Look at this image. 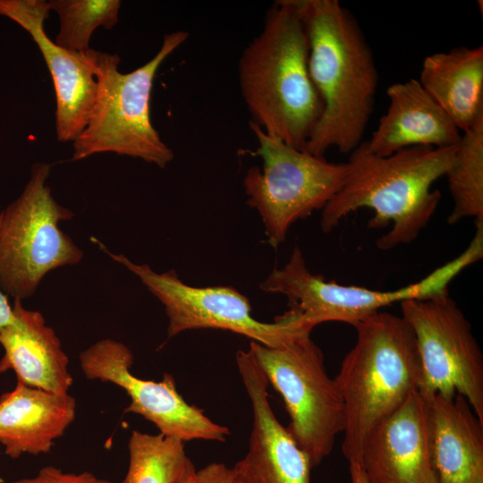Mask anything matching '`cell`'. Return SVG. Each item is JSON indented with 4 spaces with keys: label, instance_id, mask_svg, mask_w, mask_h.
Here are the masks:
<instances>
[{
    "label": "cell",
    "instance_id": "obj_1",
    "mask_svg": "<svg viewBox=\"0 0 483 483\" xmlns=\"http://www.w3.org/2000/svg\"><path fill=\"white\" fill-rule=\"evenodd\" d=\"M309 46V70L323 104L305 151L350 154L374 111L378 72L358 20L338 0H294Z\"/></svg>",
    "mask_w": 483,
    "mask_h": 483
},
{
    "label": "cell",
    "instance_id": "obj_2",
    "mask_svg": "<svg viewBox=\"0 0 483 483\" xmlns=\"http://www.w3.org/2000/svg\"><path fill=\"white\" fill-rule=\"evenodd\" d=\"M457 145L446 148L415 146L387 157L369 152L362 141L345 163L340 190L322 209L320 227L331 232L351 213L362 208L374 211L368 226L390 230L376 241L377 249L391 250L414 241L434 215L440 199L432 184L452 166Z\"/></svg>",
    "mask_w": 483,
    "mask_h": 483
},
{
    "label": "cell",
    "instance_id": "obj_3",
    "mask_svg": "<svg viewBox=\"0 0 483 483\" xmlns=\"http://www.w3.org/2000/svg\"><path fill=\"white\" fill-rule=\"evenodd\" d=\"M309 39L294 0H277L238 64L250 122L304 150L323 104L309 70Z\"/></svg>",
    "mask_w": 483,
    "mask_h": 483
},
{
    "label": "cell",
    "instance_id": "obj_4",
    "mask_svg": "<svg viewBox=\"0 0 483 483\" xmlns=\"http://www.w3.org/2000/svg\"><path fill=\"white\" fill-rule=\"evenodd\" d=\"M356 342L334 378L343 400L342 452L359 463L370 433L418 391L421 373L415 334L401 316L378 311L354 326Z\"/></svg>",
    "mask_w": 483,
    "mask_h": 483
},
{
    "label": "cell",
    "instance_id": "obj_5",
    "mask_svg": "<svg viewBox=\"0 0 483 483\" xmlns=\"http://www.w3.org/2000/svg\"><path fill=\"white\" fill-rule=\"evenodd\" d=\"M189 33H167L157 54L134 71L119 70L117 54L89 49L97 92L86 127L73 141L72 161L95 154L114 153L165 168L174 154L161 139L150 117L153 82L160 65L188 38Z\"/></svg>",
    "mask_w": 483,
    "mask_h": 483
},
{
    "label": "cell",
    "instance_id": "obj_6",
    "mask_svg": "<svg viewBox=\"0 0 483 483\" xmlns=\"http://www.w3.org/2000/svg\"><path fill=\"white\" fill-rule=\"evenodd\" d=\"M50 168L45 162L34 164L23 191L2 212L0 291L13 300L30 298L48 272L83 258L58 226L74 213L52 196L47 184Z\"/></svg>",
    "mask_w": 483,
    "mask_h": 483
},
{
    "label": "cell",
    "instance_id": "obj_7",
    "mask_svg": "<svg viewBox=\"0 0 483 483\" xmlns=\"http://www.w3.org/2000/svg\"><path fill=\"white\" fill-rule=\"evenodd\" d=\"M249 351L283 397L288 432L312 467L318 466L345 428L343 400L326 371L321 349L305 335L274 347L250 341Z\"/></svg>",
    "mask_w": 483,
    "mask_h": 483
},
{
    "label": "cell",
    "instance_id": "obj_8",
    "mask_svg": "<svg viewBox=\"0 0 483 483\" xmlns=\"http://www.w3.org/2000/svg\"><path fill=\"white\" fill-rule=\"evenodd\" d=\"M249 125L263 165L247 169L243 188L247 203L262 219L267 242L276 247L292 224L324 208L342 187L347 167L291 147L251 122Z\"/></svg>",
    "mask_w": 483,
    "mask_h": 483
},
{
    "label": "cell",
    "instance_id": "obj_9",
    "mask_svg": "<svg viewBox=\"0 0 483 483\" xmlns=\"http://www.w3.org/2000/svg\"><path fill=\"white\" fill-rule=\"evenodd\" d=\"M483 257V233L476 231L466 250L423 279L392 291H377L326 282L312 274L300 248L295 247L287 263L274 269L260 284L264 292L281 293L312 326L329 321L353 326L382 308L407 300L425 299L445 289L464 268Z\"/></svg>",
    "mask_w": 483,
    "mask_h": 483
},
{
    "label": "cell",
    "instance_id": "obj_10",
    "mask_svg": "<svg viewBox=\"0 0 483 483\" xmlns=\"http://www.w3.org/2000/svg\"><path fill=\"white\" fill-rule=\"evenodd\" d=\"M92 240L116 262L136 275L165 307L167 335L194 329L228 330L267 346H278L309 335L314 328L295 308L273 322H261L251 315L246 296L232 286L196 287L182 282L175 270L155 272L148 264H136L123 254H114L97 239Z\"/></svg>",
    "mask_w": 483,
    "mask_h": 483
},
{
    "label": "cell",
    "instance_id": "obj_11",
    "mask_svg": "<svg viewBox=\"0 0 483 483\" xmlns=\"http://www.w3.org/2000/svg\"><path fill=\"white\" fill-rule=\"evenodd\" d=\"M400 304L402 317L417 341L421 365L419 394L425 400L459 394L483 422V355L469 320L448 289Z\"/></svg>",
    "mask_w": 483,
    "mask_h": 483
},
{
    "label": "cell",
    "instance_id": "obj_12",
    "mask_svg": "<svg viewBox=\"0 0 483 483\" xmlns=\"http://www.w3.org/2000/svg\"><path fill=\"white\" fill-rule=\"evenodd\" d=\"M79 358L86 378L123 388L131 399L124 411L142 416L160 434L184 443L195 439L224 442L230 434L227 427L214 422L182 397L171 374L165 373L158 382L135 377L131 372L133 354L124 343L103 339L81 352Z\"/></svg>",
    "mask_w": 483,
    "mask_h": 483
},
{
    "label": "cell",
    "instance_id": "obj_13",
    "mask_svg": "<svg viewBox=\"0 0 483 483\" xmlns=\"http://www.w3.org/2000/svg\"><path fill=\"white\" fill-rule=\"evenodd\" d=\"M236 364L253 411L245 456L232 469V483H310L313 468L268 401V381L248 351H238Z\"/></svg>",
    "mask_w": 483,
    "mask_h": 483
},
{
    "label": "cell",
    "instance_id": "obj_14",
    "mask_svg": "<svg viewBox=\"0 0 483 483\" xmlns=\"http://www.w3.org/2000/svg\"><path fill=\"white\" fill-rule=\"evenodd\" d=\"M50 11L45 0H0V15L13 21L30 35L48 67L56 100L57 140L74 141L87 125L97 83L86 53L68 51L47 35L44 23Z\"/></svg>",
    "mask_w": 483,
    "mask_h": 483
},
{
    "label": "cell",
    "instance_id": "obj_15",
    "mask_svg": "<svg viewBox=\"0 0 483 483\" xmlns=\"http://www.w3.org/2000/svg\"><path fill=\"white\" fill-rule=\"evenodd\" d=\"M357 464L367 483H438L429 450L427 401L418 391L370 433Z\"/></svg>",
    "mask_w": 483,
    "mask_h": 483
},
{
    "label": "cell",
    "instance_id": "obj_16",
    "mask_svg": "<svg viewBox=\"0 0 483 483\" xmlns=\"http://www.w3.org/2000/svg\"><path fill=\"white\" fill-rule=\"evenodd\" d=\"M12 321L0 329L4 354L0 372L13 370L17 382L50 393L68 394L73 379L69 358L43 315L13 300Z\"/></svg>",
    "mask_w": 483,
    "mask_h": 483
},
{
    "label": "cell",
    "instance_id": "obj_17",
    "mask_svg": "<svg viewBox=\"0 0 483 483\" xmlns=\"http://www.w3.org/2000/svg\"><path fill=\"white\" fill-rule=\"evenodd\" d=\"M389 106L380 118L367 149L387 157L415 146H456L462 134L446 113L428 94L418 80L395 82L386 89Z\"/></svg>",
    "mask_w": 483,
    "mask_h": 483
},
{
    "label": "cell",
    "instance_id": "obj_18",
    "mask_svg": "<svg viewBox=\"0 0 483 483\" xmlns=\"http://www.w3.org/2000/svg\"><path fill=\"white\" fill-rule=\"evenodd\" d=\"M427 401L428 443L438 483H483V422L461 394Z\"/></svg>",
    "mask_w": 483,
    "mask_h": 483
},
{
    "label": "cell",
    "instance_id": "obj_19",
    "mask_svg": "<svg viewBox=\"0 0 483 483\" xmlns=\"http://www.w3.org/2000/svg\"><path fill=\"white\" fill-rule=\"evenodd\" d=\"M76 415V400L16 383L0 396V444L12 459L50 452Z\"/></svg>",
    "mask_w": 483,
    "mask_h": 483
},
{
    "label": "cell",
    "instance_id": "obj_20",
    "mask_svg": "<svg viewBox=\"0 0 483 483\" xmlns=\"http://www.w3.org/2000/svg\"><path fill=\"white\" fill-rule=\"evenodd\" d=\"M459 131L483 114V47H456L425 57L419 80Z\"/></svg>",
    "mask_w": 483,
    "mask_h": 483
},
{
    "label": "cell",
    "instance_id": "obj_21",
    "mask_svg": "<svg viewBox=\"0 0 483 483\" xmlns=\"http://www.w3.org/2000/svg\"><path fill=\"white\" fill-rule=\"evenodd\" d=\"M463 132L445 174L453 201L449 225L470 217L483 220V114Z\"/></svg>",
    "mask_w": 483,
    "mask_h": 483
},
{
    "label": "cell",
    "instance_id": "obj_22",
    "mask_svg": "<svg viewBox=\"0 0 483 483\" xmlns=\"http://www.w3.org/2000/svg\"><path fill=\"white\" fill-rule=\"evenodd\" d=\"M128 449L129 468L123 483H177L191 462L184 442L160 433L132 430Z\"/></svg>",
    "mask_w": 483,
    "mask_h": 483
},
{
    "label": "cell",
    "instance_id": "obj_23",
    "mask_svg": "<svg viewBox=\"0 0 483 483\" xmlns=\"http://www.w3.org/2000/svg\"><path fill=\"white\" fill-rule=\"evenodd\" d=\"M59 19L55 44L68 51L86 53L94 30L113 29L119 21V0H50Z\"/></svg>",
    "mask_w": 483,
    "mask_h": 483
},
{
    "label": "cell",
    "instance_id": "obj_24",
    "mask_svg": "<svg viewBox=\"0 0 483 483\" xmlns=\"http://www.w3.org/2000/svg\"><path fill=\"white\" fill-rule=\"evenodd\" d=\"M13 483H123L97 478L89 471L65 472L55 466L41 468L33 477L22 478Z\"/></svg>",
    "mask_w": 483,
    "mask_h": 483
},
{
    "label": "cell",
    "instance_id": "obj_25",
    "mask_svg": "<svg viewBox=\"0 0 483 483\" xmlns=\"http://www.w3.org/2000/svg\"><path fill=\"white\" fill-rule=\"evenodd\" d=\"M198 483H232V469L213 462L196 471Z\"/></svg>",
    "mask_w": 483,
    "mask_h": 483
},
{
    "label": "cell",
    "instance_id": "obj_26",
    "mask_svg": "<svg viewBox=\"0 0 483 483\" xmlns=\"http://www.w3.org/2000/svg\"><path fill=\"white\" fill-rule=\"evenodd\" d=\"M3 210L0 208V226ZM13 319V307L10 305L7 296L0 291V329L8 325Z\"/></svg>",
    "mask_w": 483,
    "mask_h": 483
},
{
    "label": "cell",
    "instance_id": "obj_27",
    "mask_svg": "<svg viewBox=\"0 0 483 483\" xmlns=\"http://www.w3.org/2000/svg\"><path fill=\"white\" fill-rule=\"evenodd\" d=\"M349 469L352 483H367L365 475L359 464L350 463Z\"/></svg>",
    "mask_w": 483,
    "mask_h": 483
},
{
    "label": "cell",
    "instance_id": "obj_28",
    "mask_svg": "<svg viewBox=\"0 0 483 483\" xmlns=\"http://www.w3.org/2000/svg\"><path fill=\"white\" fill-rule=\"evenodd\" d=\"M177 483H198L196 470L191 461L189 463L184 474Z\"/></svg>",
    "mask_w": 483,
    "mask_h": 483
}]
</instances>
